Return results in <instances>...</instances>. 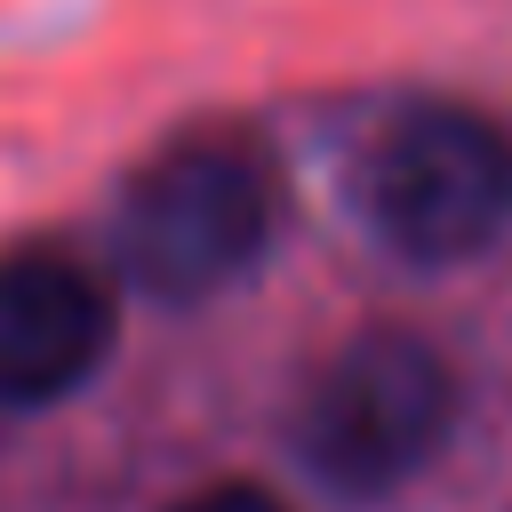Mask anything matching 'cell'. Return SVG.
<instances>
[{
    "mask_svg": "<svg viewBox=\"0 0 512 512\" xmlns=\"http://www.w3.org/2000/svg\"><path fill=\"white\" fill-rule=\"evenodd\" d=\"M176 512H280L264 488H240V480H224V488H200V496H184Z\"/></svg>",
    "mask_w": 512,
    "mask_h": 512,
    "instance_id": "5b68a950",
    "label": "cell"
},
{
    "mask_svg": "<svg viewBox=\"0 0 512 512\" xmlns=\"http://www.w3.org/2000/svg\"><path fill=\"white\" fill-rule=\"evenodd\" d=\"M448 408L456 392L440 352L408 328H368L312 376L296 416V456L336 496L368 504L432 464V448L448 440Z\"/></svg>",
    "mask_w": 512,
    "mask_h": 512,
    "instance_id": "3957f363",
    "label": "cell"
},
{
    "mask_svg": "<svg viewBox=\"0 0 512 512\" xmlns=\"http://www.w3.org/2000/svg\"><path fill=\"white\" fill-rule=\"evenodd\" d=\"M360 216L408 264H464L512 224V144L464 104H400L360 152Z\"/></svg>",
    "mask_w": 512,
    "mask_h": 512,
    "instance_id": "7a4b0ae2",
    "label": "cell"
},
{
    "mask_svg": "<svg viewBox=\"0 0 512 512\" xmlns=\"http://www.w3.org/2000/svg\"><path fill=\"white\" fill-rule=\"evenodd\" d=\"M112 352V288L64 248L0 256V408L80 392Z\"/></svg>",
    "mask_w": 512,
    "mask_h": 512,
    "instance_id": "277c9868",
    "label": "cell"
},
{
    "mask_svg": "<svg viewBox=\"0 0 512 512\" xmlns=\"http://www.w3.org/2000/svg\"><path fill=\"white\" fill-rule=\"evenodd\" d=\"M272 216V160L248 136H184L120 184L112 264L160 304H200L272 248Z\"/></svg>",
    "mask_w": 512,
    "mask_h": 512,
    "instance_id": "6da1fadb",
    "label": "cell"
}]
</instances>
